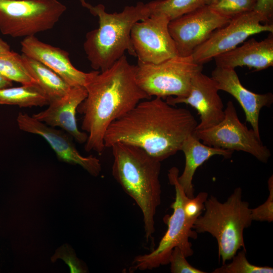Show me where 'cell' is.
<instances>
[{
  "label": "cell",
  "mask_w": 273,
  "mask_h": 273,
  "mask_svg": "<svg viewBox=\"0 0 273 273\" xmlns=\"http://www.w3.org/2000/svg\"><path fill=\"white\" fill-rule=\"evenodd\" d=\"M16 121L20 130L43 138L60 160L78 165L93 176L100 174L102 169L100 160L92 155L82 156L75 147L73 138L65 131L49 126L22 112L18 113Z\"/></svg>",
  "instance_id": "obj_13"
},
{
  "label": "cell",
  "mask_w": 273,
  "mask_h": 273,
  "mask_svg": "<svg viewBox=\"0 0 273 273\" xmlns=\"http://www.w3.org/2000/svg\"><path fill=\"white\" fill-rule=\"evenodd\" d=\"M218 91L214 80L200 71L193 77L188 95L169 96L165 101L173 106L184 103L194 108L200 119L195 130H203L217 124L224 117V106Z\"/></svg>",
  "instance_id": "obj_14"
},
{
  "label": "cell",
  "mask_w": 273,
  "mask_h": 273,
  "mask_svg": "<svg viewBox=\"0 0 273 273\" xmlns=\"http://www.w3.org/2000/svg\"><path fill=\"white\" fill-rule=\"evenodd\" d=\"M49 104L47 96L36 83L0 89V105L31 107Z\"/></svg>",
  "instance_id": "obj_21"
},
{
  "label": "cell",
  "mask_w": 273,
  "mask_h": 273,
  "mask_svg": "<svg viewBox=\"0 0 273 273\" xmlns=\"http://www.w3.org/2000/svg\"><path fill=\"white\" fill-rule=\"evenodd\" d=\"M110 148L113 156L112 175L140 208L146 240L152 241L155 216L161 202V162L133 145L119 142Z\"/></svg>",
  "instance_id": "obj_3"
},
{
  "label": "cell",
  "mask_w": 273,
  "mask_h": 273,
  "mask_svg": "<svg viewBox=\"0 0 273 273\" xmlns=\"http://www.w3.org/2000/svg\"><path fill=\"white\" fill-rule=\"evenodd\" d=\"M22 54L48 66L61 76L70 86L85 87L99 71L84 72L72 64L67 52L27 36L21 42Z\"/></svg>",
  "instance_id": "obj_15"
},
{
  "label": "cell",
  "mask_w": 273,
  "mask_h": 273,
  "mask_svg": "<svg viewBox=\"0 0 273 273\" xmlns=\"http://www.w3.org/2000/svg\"><path fill=\"white\" fill-rule=\"evenodd\" d=\"M148 4L150 15H162L169 21L205 5L204 0H155Z\"/></svg>",
  "instance_id": "obj_22"
},
{
  "label": "cell",
  "mask_w": 273,
  "mask_h": 273,
  "mask_svg": "<svg viewBox=\"0 0 273 273\" xmlns=\"http://www.w3.org/2000/svg\"><path fill=\"white\" fill-rule=\"evenodd\" d=\"M82 6L99 18V27L86 34L83 49L92 67L103 71L124 55L125 51L135 57L131 40L133 25L150 15L148 4L138 2L127 6L119 13H109L102 4L92 6L80 0Z\"/></svg>",
  "instance_id": "obj_4"
},
{
  "label": "cell",
  "mask_w": 273,
  "mask_h": 273,
  "mask_svg": "<svg viewBox=\"0 0 273 273\" xmlns=\"http://www.w3.org/2000/svg\"><path fill=\"white\" fill-rule=\"evenodd\" d=\"M180 151L185 155V165L182 174L178 176V181L189 198L194 197L192 181L197 168L213 156L220 155L228 159L234 152L206 145L201 143L194 133L184 141Z\"/></svg>",
  "instance_id": "obj_19"
},
{
  "label": "cell",
  "mask_w": 273,
  "mask_h": 273,
  "mask_svg": "<svg viewBox=\"0 0 273 273\" xmlns=\"http://www.w3.org/2000/svg\"><path fill=\"white\" fill-rule=\"evenodd\" d=\"M262 32H273V24L255 10L232 18L224 26L215 30L203 43L197 47L192 56L202 65L217 55L238 46L250 36Z\"/></svg>",
  "instance_id": "obj_10"
},
{
  "label": "cell",
  "mask_w": 273,
  "mask_h": 273,
  "mask_svg": "<svg viewBox=\"0 0 273 273\" xmlns=\"http://www.w3.org/2000/svg\"><path fill=\"white\" fill-rule=\"evenodd\" d=\"M179 170L173 167L168 170L169 183L175 188V197L170 207L173 212L164 218L167 230L155 249L148 254L136 256L130 270L153 269L169 263L172 251L178 247L186 257L194 253L190 238L196 239L197 233L193 229L194 222L188 219L184 213V205L188 198L178 181Z\"/></svg>",
  "instance_id": "obj_6"
},
{
  "label": "cell",
  "mask_w": 273,
  "mask_h": 273,
  "mask_svg": "<svg viewBox=\"0 0 273 273\" xmlns=\"http://www.w3.org/2000/svg\"><path fill=\"white\" fill-rule=\"evenodd\" d=\"M202 69L203 65L196 63L192 55H176L158 64L138 61L135 78L149 96L165 100L169 96L188 95L193 77Z\"/></svg>",
  "instance_id": "obj_7"
},
{
  "label": "cell",
  "mask_w": 273,
  "mask_h": 273,
  "mask_svg": "<svg viewBox=\"0 0 273 273\" xmlns=\"http://www.w3.org/2000/svg\"><path fill=\"white\" fill-rule=\"evenodd\" d=\"M198 122L191 112L159 97L140 102L113 122L104 135L105 148L116 143L140 147L160 162L180 151Z\"/></svg>",
  "instance_id": "obj_1"
},
{
  "label": "cell",
  "mask_w": 273,
  "mask_h": 273,
  "mask_svg": "<svg viewBox=\"0 0 273 273\" xmlns=\"http://www.w3.org/2000/svg\"><path fill=\"white\" fill-rule=\"evenodd\" d=\"M10 46L0 38V54L10 51Z\"/></svg>",
  "instance_id": "obj_31"
},
{
  "label": "cell",
  "mask_w": 273,
  "mask_h": 273,
  "mask_svg": "<svg viewBox=\"0 0 273 273\" xmlns=\"http://www.w3.org/2000/svg\"><path fill=\"white\" fill-rule=\"evenodd\" d=\"M224 17L204 5L169 21L168 30L178 56H189L216 29L228 24Z\"/></svg>",
  "instance_id": "obj_11"
},
{
  "label": "cell",
  "mask_w": 273,
  "mask_h": 273,
  "mask_svg": "<svg viewBox=\"0 0 273 273\" xmlns=\"http://www.w3.org/2000/svg\"><path fill=\"white\" fill-rule=\"evenodd\" d=\"M248 202L242 199V190L236 188L224 202L211 196L204 204L205 212L193 223L197 233H208L217 243L222 264L232 259L242 248L246 249L244 231L253 221Z\"/></svg>",
  "instance_id": "obj_5"
},
{
  "label": "cell",
  "mask_w": 273,
  "mask_h": 273,
  "mask_svg": "<svg viewBox=\"0 0 273 273\" xmlns=\"http://www.w3.org/2000/svg\"><path fill=\"white\" fill-rule=\"evenodd\" d=\"M135 70L136 65L124 55L110 68L99 71L85 87L87 96L77 111L83 115L81 127L87 134L85 151L101 153L110 124L140 102L152 98L138 85Z\"/></svg>",
  "instance_id": "obj_2"
},
{
  "label": "cell",
  "mask_w": 273,
  "mask_h": 273,
  "mask_svg": "<svg viewBox=\"0 0 273 273\" xmlns=\"http://www.w3.org/2000/svg\"><path fill=\"white\" fill-rule=\"evenodd\" d=\"M211 77L215 82L219 90L224 91L236 99L244 111L246 121L260 138V112L263 107H269L271 105L272 94H259L248 90L242 84L234 69L216 67L211 73Z\"/></svg>",
  "instance_id": "obj_16"
},
{
  "label": "cell",
  "mask_w": 273,
  "mask_h": 273,
  "mask_svg": "<svg viewBox=\"0 0 273 273\" xmlns=\"http://www.w3.org/2000/svg\"><path fill=\"white\" fill-rule=\"evenodd\" d=\"M0 74L22 84L36 83L27 72L21 55L11 50L0 54Z\"/></svg>",
  "instance_id": "obj_23"
},
{
  "label": "cell",
  "mask_w": 273,
  "mask_h": 273,
  "mask_svg": "<svg viewBox=\"0 0 273 273\" xmlns=\"http://www.w3.org/2000/svg\"><path fill=\"white\" fill-rule=\"evenodd\" d=\"M13 85V81L5 78L0 74V89L11 87Z\"/></svg>",
  "instance_id": "obj_30"
},
{
  "label": "cell",
  "mask_w": 273,
  "mask_h": 273,
  "mask_svg": "<svg viewBox=\"0 0 273 273\" xmlns=\"http://www.w3.org/2000/svg\"><path fill=\"white\" fill-rule=\"evenodd\" d=\"M21 57L27 72L46 94L50 103L64 96L71 88V86L48 66L23 54Z\"/></svg>",
  "instance_id": "obj_20"
},
{
  "label": "cell",
  "mask_w": 273,
  "mask_h": 273,
  "mask_svg": "<svg viewBox=\"0 0 273 273\" xmlns=\"http://www.w3.org/2000/svg\"><path fill=\"white\" fill-rule=\"evenodd\" d=\"M216 67L235 69L247 66L260 71L273 66L272 33L264 39L251 38L241 46L216 56L213 58Z\"/></svg>",
  "instance_id": "obj_18"
},
{
  "label": "cell",
  "mask_w": 273,
  "mask_h": 273,
  "mask_svg": "<svg viewBox=\"0 0 273 273\" xmlns=\"http://www.w3.org/2000/svg\"><path fill=\"white\" fill-rule=\"evenodd\" d=\"M215 1V0H204V3L205 5H209Z\"/></svg>",
  "instance_id": "obj_32"
},
{
  "label": "cell",
  "mask_w": 273,
  "mask_h": 273,
  "mask_svg": "<svg viewBox=\"0 0 273 273\" xmlns=\"http://www.w3.org/2000/svg\"><path fill=\"white\" fill-rule=\"evenodd\" d=\"M269 196L261 205L251 209L252 220L259 221H273V176L271 175L267 181Z\"/></svg>",
  "instance_id": "obj_26"
},
{
  "label": "cell",
  "mask_w": 273,
  "mask_h": 273,
  "mask_svg": "<svg viewBox=\"0 0 273 273\" xmlns=\"http://www.w3.org/2000/svg\"><path fill=\"white\" fill-rule=\"evenodd\" d=\"M254 10L264 16L267 23L272 24L273 0H257Z\"/></svg>",
  "instance_id": "obj_29"
},
{
  "label": "cell",
  "mask_w": 273,
  "mask_h": 273,
  "mask_svg": "<svg viewBox=\"0 0 273 273\" xmlns=\"http://www.w3.org/2000/svg\"><path fill=\"white\" fill-rule=\"evenodd\" d=\"M208 197V193L202 192L196 197L188 198L184 205V211L186 217L195 222L204 210L205 202Z\"/></svg>",
  "instance_id": "obj_28"
},
{
  "label": "cell",
  "mask_w": 273,
  "mask_h": 273,
  "mask_svg": "<svg viewBox=\"0 0 273 273\" xmlns=\"http://www.w3.org/2000/svg\"><path fill=\"white\" fill-rule=\"evenodd\" d=\"M66 10L57 0H0V31L13 37L52 29Z\"/></svg>",
  "instance_id": "obj_8"
},
{
  "label": "cell",
  "mask_w": 273,
  "mask_h": 273,
  "mask_svg": "<svg viewBox=\"0 0 273 273\" xmlns=\"http://www.w3.org/2000/svg\"><path fill=\"white\" fill-rule=\"evenodd\" d=\"M186 257L178 247H175L171 252L169 263L172 273H205L191 265Z\"/></svg>",
  "instance_id": "obj_27"
},
{
  "label": "cell",
  "mask_w": 273,
  "mask_h": 273,
  "mask_svg": "<svg viewBox=\"0 0 273 273\" xmlns=\"http://www.w3.org/2000/svg\"><path fill=\"white\" fill-rule=\"evenodd\" d=\"M246 249L236 253L230 263L223 264L212 273H272L273 268L267 266H257L251 264L246 257Z\"/></svg>",
  "instance_id": "obj_24"
},
{
  "label": "cell",
  "mask_w": 273,
  "mask_h": 273,
  "mask_svg": "<svg viewBox=\"0 0 273 273\" xmlns=\"http://www.w3.org/2000/svg\"><path fill=\"white\" fill-rule=\"evenodd\" d=\"M86 96L85 87H71L64 96L51 102L47 109L34 114L32 117L49 126L61 128L78 143H85L87 134L79 129L76 114Z\"/></svg>",
  "instance_id": "obj_17"
},
{
  "label": "cell",
  "mask_w": 273,
  "mask_h": 273,
  "mask_svg": "<svg viewBox=\"0 0 273 273\" xmlns=\"http://www.w3.org/2000/svg\"><path fill=\"white\" fill-rule=\"evenodd\" d=\"M169 21L163 15H150L133 25L130 40L138 61L158 64L177 55Z\"/></svg>",
  "instance_id": "obj_12"
},
{
  "label": "cell",
  "mask_w": 273,
  "mask_h": 273,
  "mask_svg": "<svg viewBox=\"0 0 273 273\" xmlns=\"http://www.w3.org/2000/svg\"><path fill=\"white\" fill-rule=\"evenodd\" d=\"M257 0H215L209 5L220 15L232 19L255 10Z\"/></svg>",
  "instance_id": "obj_25"
},
{
  "label": "cell",
  "mask_w": 273,
  "mask_h": 273,
  "mask_svg": "<svg viewBox=\"0 0 273 273\" xmlns=\"http://www.w3.org/2000/svg\"><path fill=\"white\" fill-rule=\"evenodd\" d=\"M194 134L206 145L224 150L248 153L263 163H267L271 153L263 145L252 128L242 123L232 101L227 103L224 117L217 124L195 130Z\"/></svg>",
  "instance_id": "obj_9"
}]
</instances>
